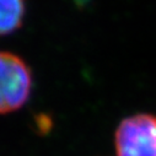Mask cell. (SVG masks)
Instances as JSON below:
<instances>
[{
    "label": "cell",
    "instance_id": "obj_3",
    "mask_svg": "<svg viewBox=\"0 0 156 156\" xmlns=\"http://www.w3.org/2000/svg\"><path fill=\"white\" fill-rule=\"evenodd\" d=\"M27 0H0V36H6L21 27Z\"/></svg>",
    "mask_w": 156,
    "mask_h": 156
},
{
    "label": "cell",
    "instance_id": "obj_2",
    "mask_svg": "<svg viewBox=\"0 0 156 156\" xmlns=\"http://www.w3.org/2000/svg\"><path fill=\"white\" fill-rule=\"evenodd\" d=\"M114 147L117 156H156V115L136 113L122 119Z\"/></svg>",
    "mask_w": 156,
    "mask_h": 156
},
{
    "label": "cell",
    "instance_id": "obj_1",
    "mask_svg": "<svg viewBox=\"0 0 156 156\" xmlns=\"http://www.w3.org/2000/svg\"><path fill=\"white\" fill-rule=\"evenodd\" d=\"M32 73L22 58L0 51V114L23 107L32 91Z\"/></svg>",
    "mask_w": 156,
    "mask_h": 156
}]
</instances>
